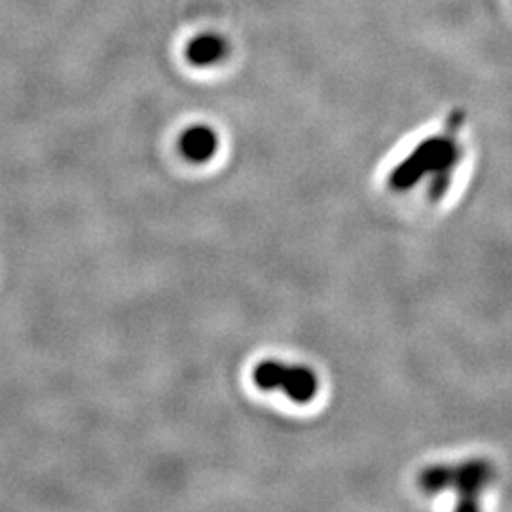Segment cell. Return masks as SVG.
I'll list each match as a JSON object with an SVG mask.
<instances>
[{
	"mask_svg": "<svg viewBox=\"0 0 512 512\" xmlns=\"http://www.w3.org/2000/svg\"><path fill=\"white\" fill-rule=\"evenodd\" d=\"M179 150L188 162L205 164L219 150V135L215 129L203 124L190 126L179 137Z\"/></svg>",
	"mask_w": 512,
	"mask_h": 512,
	"instance_id": "4",
	"label": "cell"
},
{
	"mask_svg": "<svg viewBox=\"0 0 512 512\" xmlns=\"http://www.w3.org/2000/svg\"><path fill=\"white\" fill-rule=\"evenodd\" d=\"M253 382L262 391H281L293 403L306 404L317 397L319 380L310 366L287 365L266 359L253 368Z\"/></svg>",
	"mask_w": 512,
	"mask_h": 512,
	"instance_id": "3",
	"label": "cell"
},
{
	"mask_svg": "<svg viewBox=\"0 0 512 512\" xmlns=\"http://www.w3.org/2000/svg\"><path fill=\"white\" fill-rule=\"evenodd\" d=\"M226 52H228V44L224 38L215 33H203L188 44L186 57L196 67H211L220 63Z\"/></svg>",
	"mask_w": 512,
	"mask_h": 512,
	"instance_id": "5",
	"label": "cell"
},
{
	"mask_svg": "<svg viewBox=\"0 0 512 512\" xmlns=\"http://www.w3.org/2000/svg\"><path fill=\"white\" fill-rule=\"evenodd\" d=\"M458 160V128H454L421 141L397 165V169L391 171L389 183L397 190H408L420 183L423 177H433V194L439 196L450 181Z\"/></svg>",
	"mask_w": 512,
	"mask_h": 512,
	"instance_id": "1",
	"label": "cell"
},
{
	"mask_svg": "<svg viewBox=\"0 0 512 512\" xmlns=\"http://www.w3.org/2000/svg\"><path fill=\"white\" fill-rule=\"evenodd\" d=\"M494 480V465L486 459H469L458 465H435L420 473V488L427 494L454 490L463 499L461 509H478V495Z\"/></svg>",
	"mask_w": 512,
	"mask_h": 512,
	"instance_id": "2",
	"label": "cell"
}]
</instances>
